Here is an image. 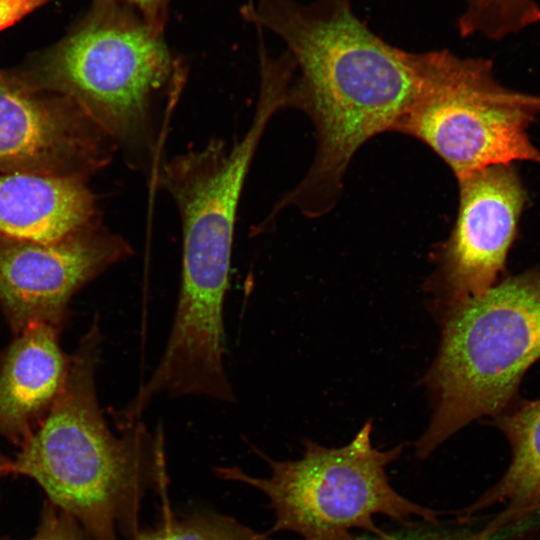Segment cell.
I'll return each instance as SVG.
<instances>
[{"instance_id":"6da1fadb","label":"cell","mask_w":540,"mask_h":540,"mask_svg":"<svg viewBox=\"0 0 540 540\" xmlns=\"http://www.w3.org/2000/svg\"><path fill=\"white\" fill-rule=\"evenodd\" d=\"M241 14L286 44L299 76L289 84L284 108L311 120L317 142L304 178L261 225L270 226L288 207L320 217L336 204L357 150L380 133L396 132L417 94V75L407 51L373 33L349 0H252Z\"/></svg>"},{"instance_id":"7a4b0ae2","label":"cell","mask_w":540,"mask_h":540,"mask_svg":"<svg viewBox=\"0 0 540 540\" xmlns=\"http://www.w3.org/2000/svg\"><path fill=\"white\" fill-rule=\"evenodd\" d=\"M102 335L99 317L70 357L64 386L35 431L7 458L2 476L33 479L48 501L71 516L91 540H128L140 530L143 499L167 476L161 428L140 421L110 430L96 392Z\"/></svg>"},{"instance_id":"3957f363","label":"cell","mask_w":540,"mask_h":540,"mask_svg":"<svg viewBox=\"0 0 540 540\" xmlns=\"http://www.w3.org/2000/svg\"><path fill=\"white\" fill-rule=\"evenodd\" d=\"M25 74L37 86L73 100L153 191L188 75L162 31L116 0H100Z\"/></svg>"},{"instance_id":"277c9868","label":"cell","mask_w":540,"mask_h":540,"mask_svg":"<svg viewBox=\"0 0 540 540\" xmlns=\"http://www.w3.org/2000/svg\"><path fill=\"white\" fill-rule=\"evenodd\" d=\"M281 109L280 92L262 85L240 138L232 144L212 138L159 168L153 191L173 200L182 230L181 285L168 337L182 353L210 356L225 347L224 301L241 195L268 123Z\"/></svg>"},{"instance_id":"5b68a950","label":"cell","mask_w":540,"mask_h":540,"mask_svg":"<svg viewBox=\"0 0 540 540\" xmlns=\"http://www.w3.org/2000/svg\"><path fill=\"white\" fill-rule=\"evenodd\" d=\"M443 320L427 376L434 413L416 444L421 459L469 422L499 414L540 358V269L506 278Z\"/></svg>"},{"instance_id":"8992f818","label":"cell","mask_w":540,"mask_h":540,"mask_svg":"<svg viewBox=\"0 0 540 540\" xmlns=\"http://www.w3.org/2000/svg\"><path fill=\"white\" fill-rule=\"evenodd\" d=\"M371 433L369 420L350 443L339 448L305 440L302 456L296 460L277 461L254 449L269 466L265 477L236 466L217 467L215 472L267 498L274 514V523L266 531L269 537L291 532L303 540H361L352 533L361 529L390 539L393 534L378 528L375 516L438 522L441 512L412 502L390 484L387 467L401 455L403 445L379 450L372 445Z\"/></svg>"},{"instance_id":"52a82bcc","label":"cell","mask_w":540,"mask_h":540,"mask_svg":"<svg viewBox=\"0 0 540 540\" xmlns=\"http://www.w3.org/2000/svg\"><path fill=\"white\" fill-rule=\"evenodd\" d=\"M417 94L396 132L432 149L457 178L494 165L540 163L529 126L540 100L501 86L492 63L448 50L408 51Z\"/></svg>"},{"instance_id":"ba28073f","label":"cell","mask_w":540,"mask_h":540,"mask_svg":"<svg viewBox=\"0 0 540 540\" xmlns=\"http://www.w3.org/2000/svg\"><path fill=\"white\" fill-rule=\"evenodd\" d=\"M459 206L450 236L435 252L429 285L442 319L496 284L527 201L512 164L494 165L457 178Z\"/></svg>"},{"instance_id":"9c48e42d","label":"cell","mask_w":540,"mask_h":540,"mask_svg":"<svg viewBox=\"0 0 540 540\" xmlns=\"http://www.w3.org/2000/svg\"><path fill=\"white\" fill-rule=\"evenodd\" d=\"M111 138L70 98L0 69V173L80 176L107 166Z\"/></svg>"},{"instance_id":"30bf717a","label":"cell","mask_w":540,"mask_h":540,"mask_svg":"<svg viewBox=\"0 0 540 540\" xmlns=\"http://www.w3.org/2000/svg\"><path fill=\"white\" fill-rule=\"evenodd\" d=\"M133 254L101 220L49 243L0 236V309L12 332L35 323L60 329L73 295Z\"/></svg>"},{"instance_id":"8fae6325","label":"cell","mask_w":540,"mask_h":540,"mask_svg":"<svg viewBox=\"0 0 540 540\" xmlns=\"http://www.w3.org/2000/svg\"><path fill=\"white\" fill-rule=\"evenodd\" d=\"M58 328L35 323L16 335L0 357V437L20 447L60 394L70 358Z\"/></svg>"},{"instance_id":"7c38bea8","label":"cell","mask_w":540,"mask_h":540,"mask_svg":"<svg viewBox=\"0 0 540 540\" xmlns=\"http://www.w3.org/2000/svg\"><path fill=\"white\" fill-rule=\"evenodd\" d=\"M87 180L0 173V236L49 243L100 221L97 196Z\"/></svg>"},{"instance_id":"4fadbf2b","label":"cell","mask_w":540,"mask_h":540,"mask_svg":"<svg viewBox=\"0 0 540 540\" xmlns=\"http://www.w3.org/2000/svg\"><path fill=\"white\" fill-rule=\"evenodd\" d=\"M497 425L511 445L510 465L497 484L461 511L460 519L504 503L496 519L505 527L540 507V398L501 416Z\"/></svg>"},{"instance_id":"5bb4252c","label":"cell","mask_w":540,"mask_h":540,"mask_svg":"<svg viewBox=\"0 0 540 540\" xmlns=\"http://www.w3.org/2000/svg\"><path fill=\"white\" fill-rule=\"evenodd\" d=\"M168 480L157 491L161 497V519L153 528L139 530L132 540H268L266 532H258L237 519L216 512L177 516L168 498Z\"/></svg>"},{"instance_id":"9a60e30c","label":"cell","mask_w":540,"mask_h":540,"mask_svg":"<svg viewBox=\"0 0 540 540\" xmlns=\"http://www.w3.org/2000/svg\"><path fill=\"white\" fill-rule=\"evenodd\" d=\"M28 540H91V538L71 516L47 501L37 531Z\"/></svg>"},{"instance_id":"2e32d148","label":"cell","mask_w":540,"mask_h":540,"mask_svg":"<svg viewBox=\"0 0 540 540\" xmlns=\"http://www.w3.org/2000/svg\"><path fill=\"white\" fill-rule=\"evenodd\" d=\"M502 529L492 520L481 529L452 528L426 529L417 528L401 534H393L390 539L374 536H362L361 540H497Z\"/></svg>"},{"instance_id":"e0dca14e","label":"cell","mask_w":540,"mask_h":540,"mask_svg":"<svg viewBox=\"0 0 540 540\" xmlns=\"http://www.w3.org/2000/svg\"><path fill=\"white\" fill-rule=\"evenodd\" d=\"M51 0H0V31L14 25Z\"/></svg>"},{"instance_id":"ac0fdd59","label":"cell","mask_w":540,"mask_h":540,"mask_svg":"<svg viewBox=\"0 0 540 540\" xmlns=\"http://www.w3.org/2000/svg\"><path fill=\"white\" fill-rule=\"evenodd\" d=\"M136 6L141 17L153 28L162 31L168 19L171 0H124Z\"/></svg>"},{"instance_id":"d6986e66","label":"cell","mask_w":540,"mask_h":540,"mask_svg":"<svg viewBox=\"0 0 540 540\" xmlns=\"http://www.w3.org/2000/svg\"><path fill=\"white\" fill-rule=\"evenodd\" d=\"M7 461V458L0 454V476H2V469Z\"/></svg>"}]
</instances>
